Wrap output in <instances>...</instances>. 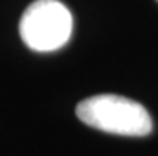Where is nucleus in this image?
I'll return each mask as SVG.
<instances>
[{
    "label": "nucleus",
    "mask_w": 158,
    "mask_h": 156,
    "mask_svg": "<svg viewBox=\"0 0 158 156\" xmlns=\"http://www.w3.org/2000/svg\"><path fill=\"white\" fill-rule=\"evenodd\" d=\"M75 113L85 124L117 135L142 137L150 134L153 127L144 105L117 94L88 97L77 105Z\"/></svg>",
    "instance_id": "obj_1"
},
{
    "label": "nucleus",
    "mask_w": 158,
    "mask_h": 156,
    "mask_svg": "<svg viewBox=\"0 0 158 156\" xmlns=\"http://www.w3.org/2000/svg\"><path fill=\"white\" fill-rule=\"evenodd\" d=\"M19 34L27 48L50 53L62 48L72 34V14L58 0H35L19 21Z\"/></svg>",
    "instance_id": "obj_2"
},
{
    "label": "nucleus",
    "mask_w": 158,
    "mask_h": 156,
    "mask_svg": "<svg viewBox=\"0 0 158 156\" xmlns=\"http://www.w3.org/2000/svg\"><path fill=\"white\" fill-rule=\"evenodd\" d=\"M156 2H158V0H156Z\"/></svg>",
    "instance_id": "obj_3"
}]
</instances>
